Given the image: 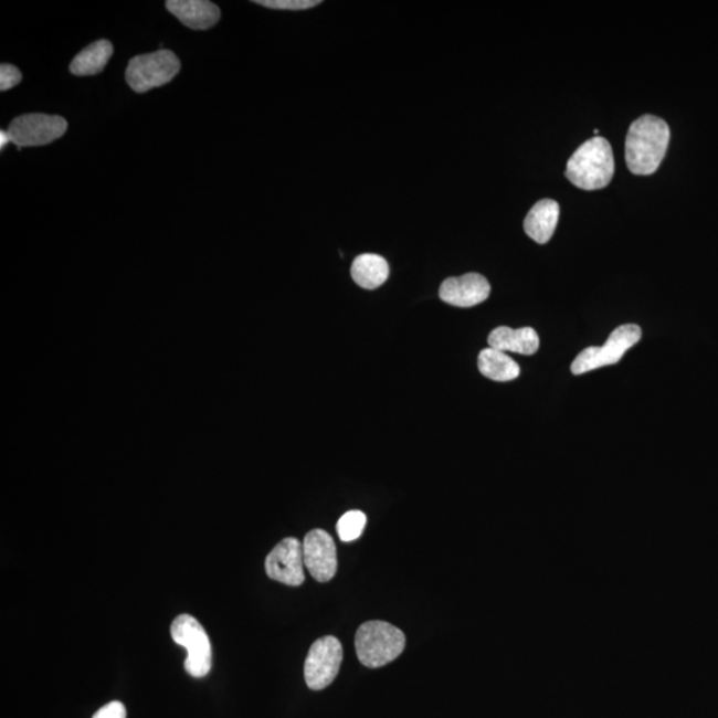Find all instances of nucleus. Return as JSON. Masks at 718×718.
Listing matches in <instances>:
<instances>
[{"mask_svg": "<svg viewBox=\"0 0 718 718\" xmlns=\"http://www.w3.org/2000/svg\"><path fill=\"white\" fill-rule=\"evenodd\" d=\"M671 140L668 124L644 115L633 122L625 139V161L633 175L648 176L661 167Z\"/></svg>", "mask_w": 718, "mask_h": 718, "instance_id": "f257e3e1", "label": "nucleus"}, {"mask_svg": "<svg viewBox=\"0 0 718 718\" xmlns=\"http://www.w3.org/2000/svg\"><path fill=\"white\" fill-rule=\"evenodd\" d=\"M615 173V159L609 140L595 136L573 152L567 162L566 176L574 187L595 191L610 184Z\"/></svg>", "mask_w": 718, "mask_h": 718, "instance_id": "f03ea898", "label": "nucleus"}, {"mask_svg": "<svg viewBox=\"0 0 718 718\" xmlns=\"http://www.w3.org/2000/svg\"><path fill=\"white\" fill-rule=\"evenodd\" d=\"M406 637L404 633L387 622L373 620L359 626L356 635V652L365 667L381 668L401 656Z\"/></svg>", "mask_w": 718, "mask_h": 718, "instance_id": "7ed1b4c3", "label": "nucleus"}, {"mask_svg": "<svg viewBox=\"0 0 718 718\" xmlns=\"http://www.w3.org/2000/svg\"><path fill=\"white\" fill-rule=\"evenodd\" d=\"M171 636L176 644L187 650V674L196 678L205 677L212 668V645L199 620L191 615L176 617L171 625Z\"/></svg>", "mask_w": 718, "mask_h": 718, "instance_id": "20e7f679", "label": "nucleus"}, {"mask_svg": "<svg viewBox=\"0 0 718 718\" xmlns=\"http://www.w3.org/2000/svg\"><path fill=\"white\" fill-rule=\"evenodd\" d=\"M180 71L179 57L172 51L159 50L154 54L130 59L126 72L129 87L137 94L166 86Z\"/></svg>", "mask_w": 718, "mask_h": 718, "instance_id": "39448f33", "label": "nucleus"}, {"mask_svg": "<svg viewBox=\"0 0 718 718\" xmlns=\"http://www.w3.org/2000/svg\"><path fill=\"white\" fill-rule=\"evenodd\" d=\"M642 339V329L637 325H623L611 332L609 341L603 346H591L574 358L571 371L574 376L589 373L603 367L615 365L623 358L632 346Z\"/></svg>", "mask_w": 718, "mask_h": 718, "instance_id": "423d86ee", "label": "nucleus"}, {"mask_svg": "<svg viewBox=\"0 0 718 718\" xmlns=\"http://www.w3.org/2000/svg\"><path fill=\"white\" fill-rule=\"evenodd\" d=\"M344 658L342 644L335 636L313 643L305 661V682L312 690H323L336 680Z\"/></svg>", "mask_w": 718, "mask_h": 718, "instance_id": "0eeeda50", "label": "nucleus"}, {"mask_svg": "<svg viewBox=\"0 0 718 718\" xmlns=\"http://www.w3.org/2000/svg\"><path fill=\"white\" fill-rule=\"evenodd\" d=\"M68 124L62 116L28 114L18 116L8 129L11 142L19 151L24 147H41L61 139Z\"/></svg>", "mask_w": 718, "mask_h": 718, "instance_id": "6e6552de", "label": "nucleus"}, {"mask_svg": "<svg viewBox=\"0 0 718 718\" xmlns=\"http://www.w3.org/2000/svg\"><path fill=\"white\" fill-rule=\"evenodd\" d=\"M304 566L303 543L296 538L281 540L265 560L267 577L291 587L304 584Z\"/></svg>", "mask_w": 718, "mask_h": 718, "instance_id": "1a4fd4ad", "label": "nucleus"}, {"mask_svg": "<svg viewBox=\"0 0 718 718\" xmlns=\"http://www.w3.org/2000/svg\"><path fill=\"white\" fill-rule=\"evenodd\" d=\"M304 563L313 579L328 583L337 573V548L335 540L324 530H312L303 541Z\"/></svg>", "mask_w": 718, "mask_h": 718, "instance_id": "9d476101", "label": "nucleus"}, {"mask_svg": "<svg viewBox=\"0 0 718 718\" xmlns=\"http://www.w3.org/2000/svg\"><path fill=\"white\" fill-rule=\"evenodd\" d=\"M492 293L486 277L478 273H467L462 277H452L443 281L440 287V297L443 303L458 306V308H473L485 303Z\"/></svg>", "mask_w": 718, "mask_h": 718, "instance_id": "9b49d317", "label": "nucleus"}, {"mask_svg": "<svg viewBox=\"0 0 718 718\" xmlns=\"http://www.w3.org/2000/svg\"><path fill=\"white\" fill-rule=\"evenodd\" d=\"M166 8L179 21L192 30H208L218 24L221 11L208 0H168Z\"/></svg>", "mask_w": 718, "mask_h": 718, "instance_id": "f8f14e48", "label": "nucleus"}, {"mask_svg": "<svg viewBox=\"0 0 718 718\" xmlns=\"http://www.w3.org/2000/svg\"><path fill=\"white\" fill-rule=\"evenodd\" d=\"M560 208L557 201L545 199L537 202L525 220V231L535 243L546 244L553 236L559 221Z\"/></svg>", "mask_w": 718, "mask_h": 718, "instance_id": "ddd939ff", "label": "nucleus"}, {"mask_svg": "<svg viewBox=\"0 0 718 718\" xmlns=\"http://www.w3.org/2000/svg\"><path fill=\"white\" fill-rule=\"evenodd\" d=\"M489 348L498 349L500 351L519 352L524 356H532L539 349L538 332L531 328H521L514 330L507 326L492 331L488 336Z\"/></svg>", "mask_w": 718, "mask_h": 718, "instance_id": "4468645a", "label": "nucleus"}, {"mask_svg": "<svg viewBox=\"0 0 718 718\" xmlns=\"http://www.w3.org/2000/svg\"><path fill=\"white\" fill-rule=\"evenodd\" d=\"M389 274L388 261L380 254L363 253L351 265L352 279L358 286L368 291H374L387 283Z\"/></svg>", "mask_w": 718, "mask_h": 718, "instance_id": "2eb2a0df", "label": "nucleus"}, {"mask_svg": "<svg viewBox=\"0 0 718 718\" xmlns=\"http://www.w3.org/2000/svg\"><path fill=\"white\" fill-rule=\"evenodd\" d=\"M478 368L483 376L496 382L517 380L520 368L507 352L494 348L481 351Z\"/></svg>", "mask_w": 718, "mask_h": 718, "instance_id": "dca6fc26", "label": "nucleus"}, {"mask_svg": "<svg viewBox=\"0 0 718 718\" xmlns=\"http://www.w3.org/2000/svg\"><path fill=\"white\" fill-rule=\"evenodd\" d=\"M113 55V43L106 41V39H102V41L88 45L87 49H84L81 54L75 56L70 65L71 74L76 76L101 74Z\"/></svg>", "mask_w": 718, "mask_h": 718, "instance_id": "f3484780", "label": "nucleus"}, {"mask_svg": "<svg viewBox=\"0 0 718 718\" xmlns=\"http://www.w3.org/2000/svg\"><path fill=\"white\" fill-rule=\"evenodd\" d=\"M367 515L362 511L355 510L346 513L337 524L339 539L345 541V543L357 540L361 537L365 526H367Z\"/></svg>", "mask_w": 718, "mask_h": 718, "instance_id": "a211bd4d", "label": "nucleus"}, {"mask_svg": "<svg viewBox=\"0 0 718 718\" xmlns=\"http://www.w3.org/2000/svg\"><path fill=\"white\" fill-rule=\"evenodd\" d=\"M254 3L267 9L289 11L308 10L321 4L319 0H256Z\"/></svg>", "mask_w": 718, "mask_h": 718, "instance_id": "6ab92c4d", "label": "nucleus"}, {"mask_svg": "<svg viewBox=\"0 0 718 718\" xmlns=\"http://www.w3.org/2000/svg\"><path fill=\"white\" fill-rule=\"evenodd\" d=\"M22 81L21 71L15 65L3 63L0 65V91H9Z\"/></svg>", "mask_w": 718, "mask_h": 718, "instance_id": "aec40b11", "label": "nucleus"}, {"mask_svg": "<svg viewBox=\"0 0 718 718\" xmlns=\"http://www.w3.org/2000/svg\"><path fill=\"white\" fill-rule=\"evenodd\" d=\"M126 707L119 701H113L104 705L93 718H126Z\"/></svg>", "mask_w": 718, "mask_h": 718, "instance_id": "412c9836", "label": "nucleus"}, {"mask_svg": "<svg viewBox=\"0 0 718 718\" xmlns=\"http://www.w3.org/2000/svg\"><path fill=\"white\" fill-rule=\"evenodd\" d=\"M9 142H11L9 134L2 130V133H0V148L4 149Z\"/></svg>", "mask_w": 718, "mask_h": 718, "instance_id": "4be33fe9", "label": "nucleus"}, {"mask_svg": "<svg viewBox=\"0 0 718 718\" xmlns=\"http://www.w3.org/2000/svg\"><path fill=\"white\" fill-rule=\"evenodd\" d=\"M593 134H595V136H598L599 135V129L593 130Z\"/></svg>", "mask_w": 718, "mask_h": 718, "instance_id": "5701e85b", "label": "nucleus"}]
</instances>
